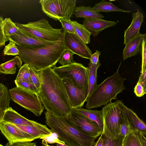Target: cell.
Instances as JSON below:
<instances>
[{
  "label": "cell",
  "instance_id": "cell-1",
  "mask_svg": "<svg viewBox=\"0 0 146 146\" xmlns=\"http://www.w3.org/2000/svg\"><path fill=\"white\" fill-rule=\"evenodd\" d=\"M37 72L41 81L37 95L44 109L57 116L68 115L72 108L62 79L52 68L37 71Z\"/></svg>",
  "mask_w": 146,
  "mask_h": 146
},
{
  "label": "cell",
  "instance_id": "cell-2",
  "mask_svg": "<svg viewBox=\"0 0 146 146\" xmlns=\"http://www.w3.org/2000/svg\"><path fill=\"white\" fill-rule=\"evenodd\" d=\"M17 45L22 61L37 71L55 66L65 49L63 32L58 40L42 46Z\"/></svg>",
  "mask_w": 146,
  "mask_h": 146
},
{
  "label": "cell",
  "instance_id": "cell-3",
  "mask_svg": "<svg viewBox=\"0 0 146 146\" xmlns=\"http://www.w3.org/2000/svg\"><path fill=\"white\" fill-rule=\"evenodd\" d=\"M44 114L46 124L68 146H92L97 139L80 131L71 123L66 116H58L46 111Z\"/></svg>",
  "mask_w": 146,
  "mask_h": 146
},
{
  "label": "cell",
  "instance_id": "cell-4",
  "mask_svg": "<svg viewBox=\"0 0 146 146\" xmlns=\"http://www.w3.org/2000/svg\"><path fill=\"white\" fill-rule=\"evenodd\" d=\"M120 65L114 74L96 86L86 100V109L97 108L111 102L112 100L117 99L118 94L126 89L123 85L126 79L121 77L119 73Z\"/></svg>",
  "mask_w": 146,
  "mask_h": 146
},
{
  "label": "cell",
  "instance_id": "cell-5",
  "mask_svg": "<svg viewBox=\"0 0 146 146\" xmlns=\"http://www.w3.org/2000/svg\"><path fill=\"white\" fill-rule=\"evenodd\" d=\"M20 29L35 38L50 42H55L61 37V29L53 28L44 18L26 24L15 23Z\"/></svg>",
  "mask_w": 146,
  "mask_h": 146
},
{
  "label": "cell",
  "instance_id": "cell-6",
  "mask_svg": "<svg viewBox=\"0 0 146 146\" xmlns=\"http://www.w3.org/2000/svg\"><path fill=\"white\" fill-rule=\"evenodd\" d=\"M52 69L61 79L66 78L70 79L77 88L88 89V67H86L82 64L74 62L66 66H54Z\"/></svg>",
  "mask_w": 146,
  "mask_h": 146
},
{
  "label": "cell",
  "instance_id": "cell-7",
  "mask_svg": "<svg viewBox=\"0 0 146 146\" xmlns=\"http://www.w3.org/2000/svg\"><path fill=\"white\" fill-rule=\"evenodd\" d=\"M76 0H40L42 11L55 20L70 19L76 7Z\"/></svg>",
  "mask_w": 146,
  "mask_h": 146
},
{
  "label": "cell",
  "instance_id": "cell-8",
  "mask_svg": "<svg viewBox=\"0 0 146 146\" xmlns=\"http://www.w3.org/2000/svg\"><path fill=\"white\" fill-rule=\"evenodd\" d=\"M11 99L25 109L39 116L42 113L44 107L37 94L16 87L9 90Z\"/></svg>",
  "mask_w": 146,
  "mask_h": 146
},
{
  "label": "cell",
  "instance_id": "cell-9",
  "mask_svg": "<svg viewBox=\"0 0 146 146\" xmlns=\"http://www.w3.org/2000/svg\"><path fill=\"white\" fill-rule=\"evenodd\" d=\"M66 116L76 127L83 133L97 138L102 133V130L94 121L72 109Z\"/></svg>",
  "mask_w": 146,
  "mask_h": 146
},
{
  "label": "cell",
  "instance_id": "cell-10",
  "mask_svg": "<svg viewBox=\"0 0 146 146\" xmlns=\"http://www.w3.org/2000/svg\"><path fill=\"white\" fill-rule=\"evenodd\" d=\"M104 126L114 136L117 137L119 125L122 113L117 101L104 105L102 110Z\"/></svg>",
  "mask_w": 146,
  "mask_h": 146
},
{
  "label": "cell",
  "instance_id": "cell-11",
  "mask_svg": "<svg viewBox=\"0 0 146 146\" xmlns=\"http://www.w3.org/2000/svg\"><path fill=\"white\" fill-rule=\"evenodd\" d=\"M63 33L66 49L70 50L81 58L90 59L92 54L91 51L77 35Z\"/></svg>",
  "mask_w": 146,
  "mask_h": 146
},
{
  "label": "cell",
  "instance_id": "cell-12",
  "mask_svg": "<svg viewBox=\"0 0 146 146\" xmlns=\"http://www.w3.org/2000/svg\"><path fill=\"white\" fill-rule=\"evenodd\" d=\"M0 130L11 144L31 142L35 140L31 135L14 124L2 121L0 123Z\"/></svg>",
  "mask_w": 146,
  "mask_h": 146
},
{
  "label": "cell",
  "instance_id": "cell-13",
  "mask_svg": "<svg viewBox=\"0 0 146 146\" xmlns=\"http://www.w3.org/2000/svg\"><path fill=\"white\" fill-rule=\"evenodd\" d=\"M72 109L83 107L88 94V88H77L68 78L62 79Z\"/></svg>",
  "mask_w": 146,
  "mask_h": 146
},
{
  "label": "cell",
  "instance_id": "cell-14",
  "mask_svg": "<svg viewBox=\"0 0 146 146\" xmlns=\"http://www.w3.org/2000/svg\"><path fill=\"white\" fill-rule=\"evenodd\" d=\"M117 101L133 132L145 135L146 125L145 122L132 110L125 106L121 100H117Z\"/></svg>",
  "mask_w": 146,
  "mask_h": 146
},
{
  "label": "cell",
  "instance_id": "cell-15",
  "mask_svg": "<svg viewBox=\"0 0 146 146\" xmlns=\"http://www.w3.org/2000/svg\"><path fill=\"white\" fill-rule=\"evenodd\" d=\"M17 45H25L35 47L42 46L54 42H50L40 39L30 35L19 29L13 35L7 37Z\"/></svg>",
  "mask_w": 146,
  "mask_h": 146
},
{
  "label": "cell",
  "instance_id": "cell-16",
  "mask_svg": "<svg viewBox=\"0 0 146 146\" xmlns=\"http://www.w3.org/2000/svg\"><path fill=\"white\" fill-rule=\"evenodd\" d=\"M117 22L100 19H84L83 25L93 36L98 35L104 29L115 25Z\"/></svg>",
  "mask_w": 146,
  "mask_h": 146
},
{
  "label": "cell",
  "instance_id": "cell-17",
  "mask_svg": "<svg viewBox=\"0 0 146 146\" xmlns=\"http://www.w3.org/2000/svg\"><path fill=\"white\" fill-rule=\"evenodd\" d=\"M143 13L138 9L132 14V20L129 27L125 31L124 44H125L140 33V29L143 22Z\"/></svg>",
  "mask_w": 146,
  "mask_h": 146
},
{
  "label": "cell",
  "instance_id": "cell-18",
  "mask_svg": "<svg viewBox=\"0 0 146 146\" xmlns=\"http://www.w3.org/2000/svg\"><path fill=\"white\" fill-rule=\"evenodd\" d=\"M2 121L14 125H35L40 123L27 119L13 109L11 107H9L5 110Z\"/></svg>",
  "mask_w": 146,
  "mask_h": 146
},
{
  "label": "cell",
  "instance_id": "cell-19",
  "mask_svg": "<svg viewBox=\"0 0 146 146\" xmlns=\"http://www.w3.org/2000/svg\"><path fill=\"white\" fill-rule=\"evenodd\" d=\"M145 34L139 33L125 44L123 52V60L137 55L139 52L140 46Z\"/></svg>",
  "mask_w": 146,
  "mask_h": 146
},
{
  "label": "cell",
  "instance_id": "cell-20",
  "mask_svg": "<svg viewBox=\"0 0 146 146\" xmlns=\"http://www.w3.org/2000/svg\"><path fill=\"white\" fill-rule=\"evenodd\" d=\"M74 109L80 113L97 123L102 130L104 124L102 110L88 109L84 108L83 107Z\"/></svg>",
  "mask_w": 146,
  "mask_h": 146
},
{
  "label": "cell",
  "instance_id": "cell-21",
  "mask_svg": "<svg viewBox=\"0 0 146 146\" xmlns=\"http://www.w3.org/2000/svg\"><path fill=\"white\" fill-rule=\"evenodd\" d=\"M73 14L77 18L102 19L104 17L103 15L96 11L90 6H81L76 7Z\"/></svg>",
  "mask_w": 146,
  "mask_h": 146
},
{
  "label": "cell",
  "instance_id": "cell-22",
  "mask_svg": "<svg viewBox=\"0 0 146 146\" xmlns=\"http://www.w3.org/2000/svg\"><path fill=\"white\" fill-rule=\"evenodd\" d=\"M23 61L19 56L0 64V73L6 74H15L16 72L17 66L20 68L22 66Z\"/></svg>",
  "mask_w": 146,
  "mask_h": 146
},
{
  "label": "cell",
  "instance_id": "cell-23",
  "mask_svg": "<svg viewBox=\"0 0 146 146\" xmlns=\"http://www.w3.org/2000/svg\"><path fill=\"white\" fill-rule=\"evenodd\" d=\"M101 135L104 139L103 146H123L125 137H115L104 126Z\"/></svg>",
  "mask_w": 146,
  "mask_h": 146
},
{
  "label": "cell",
  "instance_id": "cell-24",
  "mask_svg": "<svg viewBox=\"0 0 146 146\" xmlns=\"http://www.w3.org/2000/svg\"><path fill=\"white\" fill-rule=\"evenodd\" d=\"M101 66V64L99 61L96 64H92L90 61L88 64V94L86 99L89 97L96 86L97 85L96 84V80L97 77V70L99 67Z\"/></svg>",
  "mask_w": 146,
  "mask_h": 146
},
{
  "label": "cell",
  "instance_id": "cell-25",
  "mask_svg": "<svg viewBox=\"0 0 146 146\" xmlns=\"http://www.w3.org/2000/svg\"><path fill=\"white\" fill-rule=\"evenodd\" d=\"M92 9L97 12H109L119 11L125 13H130V11L123 10L116 6L111 2H108L105 0H102L100 2L94 5Z\"/></svg>",
  "mask_w": 146,
  "mask_h": 146
},
{
  "label": "cell",
  "instance_id": "cell-26",
  "mask_svg": "<svg viewBox=\"0 0 146 146\" xmlns=\"http://www.w3.org/2000/svg\"><path fill=\"white\" fill-rule=\"evenodd\" d=\"M72 23L76 34L86 44L90 43L91 33L83 25L76 21H72Z\"/></svg>",
  "mask_w": 146,
  "mask_h": 146
},
{
  "label": "cell",
  "instance_id": "cell-27",
  "mask_svg": "<svg viewBox=\"0 0 146 146\" xmlns=\"http://www.w3.org/2000/svg\"><path fill=\"white\" fill-rule=\"evenodd\" d=\"M11 99L9 90L5 85L0 83V110L9 108Z\"/></svg>",
  "mask_w": 146,
  "mask_h": 146
},
{
  "label": "cell",
  "instance_id": "cell-28",
  "mask_svg": "<svg viewBox=\"0 0 146 146\" xmlns=\"http://www.w3.org/2000/svg\"><path fill=\"white\" fill-rule=\"evenodd\" d=\"M3 28L4 33L7 37L15 33L19 29L10 18H6L3 20Z\"/></svg>",
  "mask_w": 146,
  "mask_h": 146
},
{
  "label": "cell",
  "instance_id": "cell-29",
  "mask_svg": "<svg viewBox=\"0 0 146 146\" xmlns=\"http://www.w3.org/2000/svg\"><path fill=\"white\" fill-rule=\"evenodd\" d=\"M15 80L32 83L29 67L28 64H25L20 68Z\"/></svg>",
  "mask_w": 146,
  "mask_h": 146
},
{
  "label": "cell",
  "instance_id": "cell-30",
  "mask_svg": "<svg viewBox=\"0 0 146 146\" xmlns=\"http://www.w3.org/2000/svg\"><path fill=\"white\" fill-rule=\"evenodd\" d=\"M122 113L121 119L119 127L118 136L124 137L131 133L133 132L130 129L122 112Z\"/></svg>",
  "mask_w": 146,
  "mask_h": 146
},
{
  "label": "cell",
  "instance_id": "cell-31",
  "mask_svg": "<svg viewBox=\"0 0 146 146\" xmlns=\"http://www.w3.org/2000/svg\"><path fill=\"white\" fill-rule=\"evenodd\" d=\"M74 54L70 50L65 49L58 62L61 65V66L70 64L74 62L73 60V55Z\"/></svg>",
  "mask_w": 146,
  "mask_h": 146
},
{
  "label": "cell",
  "instance_id": "cell-32",
  "mask_svg": "<svg viewBox=\"0 0 146 146\" xmlns=\"http://www.w3.org/2000/svg\"><path fill=\"white\" fill-rule=\"evenodd\" d=\"M123 146H141L137 134L131 133L125 136Z\"/></svg>",
  "mask_w": 146,
  "mask_h": 146
},
{
  "label": "cell",
  "instance_id": "cell-33",
  "mask_svg": "<svg viewBox=\"0 0 146 146\" xmlns=\"http://www.w3.org/2000/svg\"><path fill=\"white\" fill-rule=\"evenodd\" d=\"M139 52L142 57L141 69V73L146 70V34H145L141 44Z\"/></svg>",
  "mask_w": 146,
  "mask_h": 146
},
{
  "label": "cell",
  "instance_id": "cell-34",
  "mask_svg": "<svg viewBox=\"0 0 146 146\" xmlns=\"http://www.w3.org/2000/svg\"><path fill=\"white\" fill-rule=\"evenodd\" d=\"M3 52L4 55H7L16 56L19 54L17 45L11 41H9V43L5 46Z\"/></svg>",
  "mask_w": 146,
  "mask_h": 146
},
{
  "label": "cell",
  "instance_id": "cell-35",
  "mask_svg": "<svg viewBox=\"0 0 146 146\" xmlns=\"http://www.w3.org/2000/svg\"><path fill=\"white\" fill-rule=\"evenodd\" d=\"M15 82L16 87L35 93L37 94L38 90L35 86L32 83L16 80H15Z\"/></svg>",
  "mask_w": 146,
  "mask_h": 146
},
{
  "label": "cell",
  "instance_id": "cell-36",
  "mask_svg": "<svg viewBox=\"0 0 146 146\" xmlns=\"http://www.w3.org/2000/svg\"><path fill=\"white\" fill-rule=\"evenodd\" d=\"M29 67L32 83L35 86L38 92L40 86L41 81L37 71L29 66Z\"/></svg>",
  "mask_w": 146,
  "mask_h": 146
},
{
  "label": "cell",
  "instance_id": "cell-37",
  "mask_svg": "<svg viewBox=\"0 0 146 146\" xmlns=\"http://www.w3.org/2000/svg\"><path fill=\"white\" fill-rule=\"evenodd\" d=\"M63 28L64 32L75 34L72 21L70 19H64L59 21Z\"/></svg>",
  "mask_w": 146,
  "mask_h": 146
},
{
  "label": "cell",
  "instance_id": "cell-38",
  "mask_svg": "<svg viewBox=\"0 0 146 146\" xmlns=\"http://www.w3.org/2000/svg\"><path fill=\"white\" fill-rule=\"evenodd\" d=\"M40 139H42L43 141L50 144L54 143H64V141L60 139L57 135L53 132L50 135L41 137Z\"/></svg>",
  "mask_w": 146,
  "mask_h": 146
},
{
  "label": "cell",
  "instance_id": "cell-39",
  "mask_svg": "<svg viewBox=\"0 0 146 146\" xmlns=\"http://www.w3.org/2000/svg\"><path fill=\"white\" fill-rule=\"evenodd\" d=\"M3 20L0 15V47L4 45L6 42L9 40L4 33L3 28Z\"/></svg>",
  "mask_w": 146,
  "mask_h": 146
},
{
  "label": "cell",
  "instance_id": "cell-40",
  "mask_svg": "<svg viewBox=\"0 0 146 146\" xmlns=\"http://www.w3.org/2000/svg\"><path fill=\"white\" fill-rule=\"evenodd\" d=\"M134 92L137 96L140 97L146 93V90L140 84L137 82L134 87Z\"/></svg>",
  "mask_w": 146,
  "mask_h": 146
},
{
  "label": "cell",
  "instance_id": "cell-41",
  "mask_svg": "<svg viewBox=\"0 0 146 146\" xmlns=\"http://www.w3.org/2000/svg\"><path fill=\"white\" fill-rule=\"evenodd\" d=\"M138 82L146 90V70L141 73L139 77Z\"/></svg>",
  "mask_w": 146,
  "mask_h": 146
},
{
  "label": "cell",
  "instance_id": "cell-42",
  "mask_svg": "<svg viewBox=\"0 0 146 146\" xmlns=\"http://www.w3.org/2000/svg\"><path fill=\"white\" fill-rule=\"evenodd\" d=\"M100 55V52L97 50L96 52L92 54L90 61L94 64H96L99 61V57Z\"/></svg>",
  "mask_w": 146,
  "mask_h": 146
},
{
  "label": "cell",
  "instance_id": "cell-43",
  "mask_svg": "<svg viewBox=\"0 0 146 146\" xmlns=\"http://www.w3.org/2000/svg\"><path fill=\"white\" fill-rule=\"evenodd\" d=\"M141 146H146V139L145 136L142 134H137Z\"/></svg>",
  "mask_w": 146,
  "mask_h": 146
},
{
  "label": "cell",
  "instance_id": "cell-44",
  "mask_svg": "<svg viewBox=\"0 0 146 146\" xmlns=\"http://www.w3.org/2000/svg\"><path fill=\"white\" fill-rule=\"evenodd\" d=\"M104 139L102 136L101 135L98 139L96 142H95L92 146H103Z\"/></svg>",
  "mask_w": 146,
  "mask_h": 146
},
{
  "label": "cell",
  "instance_id": "cell-45",
  "mask_svg": "<svg viewBox=\"0 0 146 146\" xmlns=\"http://www.w3.org/2000/svg\"><path fill=\"white\" fill-rule=\"evenodd\" d=\"M19 146H37L36 143L31 142H19Z\"/></svg>",
  "mask_w": 146,
  "mask_h": 146
},
{
  "label": "cell",
  "instance_id": "cell-46",
  "mask_svg": "<svg viewBox=\"0 0 146 146\" xmlns=\"http://www.w3.org/2000/svg\"><path fill=\"white\" fill-rule=\"evenodd\" d=\"M7 109H1L0 110V123L2 121L5 110Z\"/></svg>",
  "mask_w": 146,
  "mask_h": 146
},
{
  "label": "cell",
  "instance_id": "cell-47",
  "mask_svg": "<svg viewBox=\"0 0 146 146\" xmlns=\"http://www.w3.org/2000/svg\"><path fill=\"white\" fill-rule=\"evenodd\" d=\"M19 143L11 144L8 142L6 144L5 146H19Z\"/></svg>",
  "mask_w": 146,
  "mask_h": 146
},
{
  "label": "cell",
  "instance_id": "cell-48",
  "mask_svg": "<svg viewBox=\"0 0 146 146\" xmlns=\"http://www.w3.org/2000/svg\"><path fill=\"white\" fill-rule=\"evenodd\" d=\"M56 146H68L65 143H56Z\"/></svg>",
  "mask_w": 146,
  "mask_h": 146
},
{
  "label": "cell",
  "instance_id": "cell-49",
  "mask_svg": "<svg viewBox=\"0 0 146 146\" xmlns=\"http://www.w3.org/2000/svg\"><path fill=\"white\" fill-rule=\"evenodd\" d=\"M46 144H44V146H50L48 145L47 144V143H45Z\"/></svg>",
  "mask_w": 146,
  "mask_h": 146
},
{
  "label": "cell",
  "instance_id": "cell-50",
  "mask_svg": "<svg viewBox=\"0 0 146 146\" xmlns=\"http://www.w3.org/2000/svg\"><path fill=\"white\" fill-rule=\"evenodd\" d=\"M0 146H3V145H1V144H0Z\"/></svg>",
  "mask_w": 146,
  "mask_h": 146
},
{
  "label": "cell",
  "instance_id": "cell-51",
  "mask_svg": "<svg viewBox=\"0 0 146 146\" xmlns=\"http://www.w3.org/2000/svg\"><path fill=\"white\" fill-rule=\"evenodd\" d=\"M41 146H45L42 145Z\"/></svg>",
  "mask_w": 146,
  "mask_h": 146
},
{
  "label": "cell",
  "instance_id": "cell-52",
  "mask_svg": "<svg viewBox=\"0 0 146 146\" xmlns=\"http://www.w3.org/2000/svg\"><path fill=\"white\" fill-rule=\"evenodd\" d=\"M1 73H0V74Z\"/></svg>",
  "mask_w": 146,
  "mask_h": 146
}]
</instances>
